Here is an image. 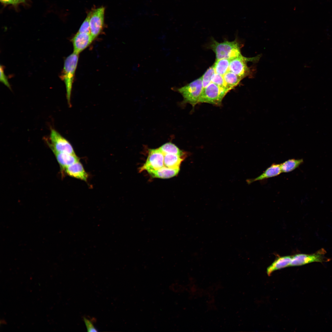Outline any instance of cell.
Here are the masks:
<instances>
[{
    "label": "cell",
    "instance_id": "obj_1",
    "mask_svg": "<svg viewBox=\"0 0 332 332\" xmlns=\"http://www.w3.org/2000/svg\"><path fill=\"white\" fill-rule=\"evenodd\" d=\"M79 54L73 53L65 59L61 78L65 84L67 101L70 104L72 85L78 60Z\"/></svg>",
    "mask_w": 332,
    "mask_h": 332
},
{
    "label": "cell",
    "instance_id": "obj_2",
    "mask_svg": "<svg viewBox=\"0 0 332 332\" xmlns=\"http://www.w3.org/2000/svg\"><path fill=\"white\" fill-rule=\"evenodd\" d=\"M215 54L216 60H231L241 55L240 46L236 41L219 42L213 40L210 45Z\"/></svg>",
    "mask_w": 332,
    "mask_h": 332
},
{
    "label": "cell",
    "instance_id": "obj_3",
    "mask_svg": "<svg viewBox=\"0 0 332 332\" xmlns=\"http://www.w3.org/2000/svg\"><path fill=\"white\" fill-rule=\"evenodd\" d=\"M203 90L202 76L186 85L178 89L183 96L184 103H189L194 107L199 103Z\"/></svg>",
    "mask_w": 332,
    "mask_h": 332
},
{
    "label": "cell",
    "instance_id": "obj_4",
    "mask_svg": "<svg viewBox=\"0 0 332 332\" xmlns=\"http://www.w3.org/2000/svg\"><path fill=\"white\" fill-rule=\"evenodd\" d=\"M229 91L211 82L203 89L199 103H207L219 105L223 98Z\"/></svg>",
    "mask_w": 332,
    "mask_h": 332
},
{
    "label": "cell",
    "instance_id": "obj_5",
    "mask_svg": "<svg viewBox=\"0 0 332 332\" xmlns=\"http://www.w3.org/2000/svg\"><path fill=\"white\" fill-rule=\"evenodd\" d=\"M326 253L325 250L321 248L311 254H295L292 256L290 266H300L314 262L322 263L329 261L330 259L325 256Z\"/></svg>",
    "mask_w": 332,
    "mask_h": 332
},
{
    "label": "cell",
    "instance_id": "obj_6",
    "mask_svg": "<svg viewBox=\"0 0 332 332\" xmlns=\"http://www.w3.org/2000/svg\"><path fill=\"white\" fill-rule=\"evenodd\" d=\"M49 139V144L53 151L76 155L70 143L55 129L51 130Z\"/></svg>",
    "mask_w": 332,
    "mask_h": 332
},
{
    "label": "cell",
    "instance_id": "obj_7",
    "mask_svg": "<svg viewBox=\"0 0 332 332\" xmlns=\"http://www.w3.org/2000/svg\"><path fill=\"white\" fill-rule=\"evenodd\" d=\"M259 57L247 58L241 54L230 60L228 71L243 78L251 73L250 69L247 65V62L258 59Z\"/></svg>",
    "mask_w": 332,
    "mask_h": 332
},
{
    "label": "cell",
    "instance_id": "obj_8",
    "mask_svg": "<svg viewBox=\"0 0 332 332\" xmlns=\"http://www.w3.org/2000/svg\"><path fill=\"white\" fill-rule=\"evenodd\" d=\"M105 8L100 7L89 12L90 33L94 39L101 33L104 25Z\"/></svg>",
    "mask_w": 332,
    "mask_h": 332
},
{
    "label": "cell",
    "instance_id": "obj_9",
    "mask_svg": "<svg viewBox=\"0 0 332 332\" xmlns=\"http://www.w3.org/2000/svg\"><path fill=\"white\" fill-rule=\"evenodd\" d=\"M164 154L158 148L150 149L146 162L140 170L148 172L164 167Z\"/></svg>",
    "mask_w": 332,
    "mask_h": 332
},
{
    "label": "cell",
    "instance_id": "obj_10",
    "mask_svg": "<svg viewBox=\"0 0 332 332\" xmlns=\"http://www.w3.org/2000/svg\"><path fill=\"white\" fill-rule=\"evenodd\" d=\"M94 39L90 33L77 32L71 39L73 53L79 54L87 48Z\"/></svg>",
    "mask_w": 332,
    "mask_h": 332
},
{
    "label": "cell",
    "instance_id": "obj_11",
    "mask_svg": "<svg viewBox=\"0 0 332 332\" xmlns=\"http://www.w3.org/2000/svg\"><path fill=\"white\" fill-rule=\"evenodd\" d=\"M64 170L66 173L70 176L85 181L87 180L88 174L79 161L67 167Z\"/></svg>",
    "mask_w": 332,
    "mask_h": 332
},
{
    "label": "cell",
    "instance_id": "obj_12",
    "mask_svg": "<svg viewBox=\"0 0 332 332\" xmlns=\"http://www.w3.org/2000/svg\"><path fill=\"white\" fill-rule=\"evenodd\" d=\"M57 160L62 169L79 161V158L76 155L65 152L53 151Z\"/></svg>",
    "mask_w": 332,
    "mask_h": 332
},
{
    "label": "cell",
    "instance_id": "obj_13",
    "mask_svg": "<svg viewBox=\"0 0 332 332\" xmlns=\"http://www.w3.org/2000/svg\"><path fill=\"white\" fill-rule=\"evenodd\" d=\"M282 172L280 164H273L262 174L257 177L249 180L251 184L257 181L262 180L277 176Z\"/></svg>",
    "mask_w": 332,
    "mask_h": 332
},
{
    "label": "cell",
    "instance_id": "obj_14",
    "mask_svg": "<svg viewBox=\"0 0 332 332\" xmlns=\"http://www.w3.org/2000/svg\"><path fill=\"white\" fill-rule=\"evenodd\" d=\"M292 257L290 256L278 257L267 269L268 275H270L275 271L290 266Z\"/></svg>",
    "mask_w": 332,
    "mask_h": 332
},
{
    "label": "cell",
    "instance_id": "obj_15",
    "mask_svg": "<svg viewBox=\"0 0 332 332\" xmlns=\"http://www.w3.org/2000/svg\"><path fill=\"white\" fill-rule=\"evenodd\" d=\"M180 168H171L163 167L158 170L148 172L153 177L167 179L173 177L176 175L180 171Z\"/></svg>",
    "mask_w": 332,
    "mask_h": 332
},
{
    "label": "cell",
    "instance_id": "obj_16",
    "mask_svg": "<svg viewBox=\"0 0 332 332\" xmlns=\"http://www.w3.org/2000/svg\"><path fill=\"white\" fill-rule=\"evenodd\" d=\"M164 167L171 168H180L183 159L181 156L172 154H164Z\"/></svg>",
    "mask_w": 332,
    "mask_h": 332
},
{
    "label": "cell",
    "instance_id": "obj_17",
    "mask_svg": "<svg viewBox=\"0 0 332 332\" xmlns=\"http://www.w3.org/2000/svg\"><path fill=\"white\" fill-rule=\"evenodd\" d=\"M223 77L227 87L230 90L237 86L243 79L229 71H228Z\"/></svg>",
    "mask_w": 332,
    "mask_h": 332
},
{
    "label": "cell",
    "instance_id": "obj_18",
    "mask_svg": "<svg viewBox=\"0 0 332 332\" xmlns=\"http://www.w3.org/2000/svg\"><path fill=\"white\" fill-rule=\"evenodd\" d=\"M302 159H289L281 164L280 167L282 172H291L298 168L303 162Z\"/></svg>",
    "mask_w": 332,
    "mask_h": 332
},
{
    "label": "cell",
    "instance_id": "obj_19",
    "mask_svg": "<svg viewBox=\"0 0 332 332\" xmlns=\"http://www.w3.org/2000/svg\"><path fill=\"white\" fill-rule=\"evenodd\" d=\"M230 61L227 59L216 60L213 65L215 72L223 76L228 70Z\"/></svg>",
    "mask_w": 332,
    "mask_h": 332
},
{
    "label": "cell",
    "instance_id": "obj_20",
    "mask_svg": "<svg viewBox=\"0 0 332 332\" xmlns=\"http://www.w3.org/2000/svg\"><path fill=\"white\" fill-rule=\"evenodd\" d=\"M159 149L163 154H172L178 155L182 156L184 154V152L174 144L168 142L166 143Z\"/></svg>",
    "mask_w": 332,
    "mask_h": 332
},
{
    "label": "cell",
    "instance_id": "obj_21",
    "mask_svg": "<svg viewBox=\"0 0 332 332\" xmlns=\"http://www.w3.org/2000/svg\"><path fill=\"white\" fill-rule=\"evenodd\" d=\"M213 65L210 67L202 76L203 89L207 87L211 82L212 76L215 73Z\"/></svg>",
    "mask_w": 332,
    "mask_h": 332
},
{
    "label": "cell",
    "instance_id": "obj_22",
    "mask_svg": "<svg viewBox=\"0 0 332 332\" xmlns=\"http://www.w3.org/2000/svg\"><path fill=\"white\" fill-rule=\"evenodd\" d=\"M211 82L216 84L219 86L226 89L230 90L227 86L224 81L223 76L215 73L212 76Z\"/></svg>",
    "mask_w": 332,
    "mask_h": 332
},
{
    "label": "cell",
    "instance_id": "obj_23",
    "mask_svg": "<svg viewBox=\"0 0 332 332\" xmlns=\"http://www.w3.org/2000/svg\"><path fill=\"white\" fill-rule=\"evenodd\" d=\"M89 18L90 13L89 12L81 26L77 32H78L90 33Z\"/></svg>",
    "mask_w": 332,
    "mask_h": 332
},
{
    "label": "cell",
    "instance_id": "obj_24",
    "mask_svg": "<svg viewBox=\"0 0 332 332\" xmlns=\"http://www.w3.org/2000/svg\"><path fill=\"white\" fill-rule=\"evenodd\" d=\"M0 81L4 84L6 86L9 88H10V86L8 82L7 78L5 75L4 71L3 66L1 65L0 67Z\"/></svg>",
    "mask_w": 332,
    "mask_h": 332
},
{
    "label": "cell",
    "instance_id": "obj_25",
    "mask_svg": "<svg viewBox=\"0 0 332 332\" xmlns=\"http://www.w3.org/2000/svg\"><path fill=\"white\" fill-rule=\"evenodd\" d=\"M84 321L89 332H97V330L95 327L93 322L85 317L83 318Z\"/></svg>",
    "mask_w": 332,
    "mask_h": 332
},
{
    "label": "cell",
    "instance_id": "obj_26",
    "mask_svg": "<svg viewBox=\"0 0 332 332\" xmlns=\"http://www.w3.org/2000/svg\"><path fill=\"white\" fill-rule=\"evenodd\" d=\"M1 2L5 4H16V0H0Z\"/></svg>",
    "mask_w": 332,
    "mask_h": 332
},
{
    "label": "cell",
    "instance_id": "obj_27",
    "mask_svg": "<svg viewBox=\"0 0 332 332\" xmlns=\"http://www.w3.org/2000/svg\"><path fill=\"white\" fill-rule=\"evenodd\" d=\"M16 1L17 3H18L24 2V0H16Z\"/></svg>",
    "mask_w": 332,
    "mask_h": 332
}]
</instances>
